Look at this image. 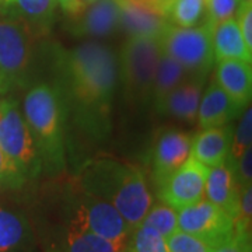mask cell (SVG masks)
<instances>
[{"label":"cell","mask_w":252,"mask_h":252,"mask_svg":"<svg viewBox=\"0 0 252 252\" xmlns=\"http://www.w3.org/2000/svg\"><path fill=\"white\" fill-rule=\"evenodd\" d=\"M52 84L62 99L66 119L70 114L77 127L94 137L111 127L112 101L119 84L115 51L98 42H83L72 49H54Z\"/></svg>","instance_id":"1"},{"label":"cell","mask_w":252,"mask_h":252,"mask_svg":"<svg viewBox=\"0 0 252 252\" xmlns=\"http://www.w3.org/2000/svg\"><path fill=\"white\" fill-rule=\"evenodd\" d=\"M79 188L112 205L130 230L142 224L153 205L142 171L115 158L86 162L79 177Z\"/></svg>","instance_id":"2"},{"label":"cell","mask_w":252,"mask_h":252,"mask_svg":"<svg viewBox=\"0 0 252 252\" xmlns=\"http://www.w3.org/2000/svg\"><path fill=\"white\" fill-rule=\"evenodd\" d=\"M24 119L39 152L42 170L51 174L64 167L66 114L59 93L49 83L32 86L23 102Z\"/></svg>","instance_id":"3"},{"label":"cell","mask_w":252,"mask_h":252,"mask_svg":"<svg viewBox=\"0 0 252 252\" xmlns=\"http://www.w3.org/2000/svg\"><path fill=\"white\" fill-rule=\"evenodd\" d=\"M36 34L27 21L0 4V94L31 83Z\"/></svg>","instance_id":"4"},{"label":"cell","mask_w":252,"mask_h":252,"mask_svg":"<svg viewBox=\"0 0 252 252\" xmlns=\"http://www.w3.org/2000/svg\"><path fill=\"white\" fill-rule=\"evenodd\" d=\"M161 52L160 36H129L122 46L118 56L119 81L130 104H150Z\"/></svg>","instance_id":"5"},{"label":"cell","mask_w":252,"mask_h":252,"mask_svg":"<svg viewBox=\"0 0 252 252\" xmlns=\"http://www.w3.org/2000/svg\"><path fill=\"white\" fill-rule=\"evenodd\" d=\"M213 24L205 21L196 27H178L167 23L160 35L162 52L170 55L192 76H205L215 63L212 44Z\"/></svg>","instance_id":"6"},{"label":"cell","mask_w":252,"mask_h":252,"mask_svg":"<svg viewBox=\"0 0 252 252\" xmlns=\"http://www.w3.org/2000/svg\"><path fill=\"white\" fill-rule=\"evenodd\" d=\"M66 210L67 225L81 231H89L112 241L127 240L132 233L115 207L80 188L67 199Z\"/></svg>","instance_id":"7"},{"label":"cell","mask_w":252,"mask_h":252,"mask_svg":"<svg viewBox=\"0 0 252 252\" xmlns=\"http://www.w3.org/2000/svg\"><path fill=\"white\" fill-rule=\"evenodd\" d=\"M0 149L24 174L34 178L42 171L35 140L14 99H0Z\"/></svg>","instance_id":"8"},{"label":"cell","mask_w":252,"mask_h":252,"mask_svg":"<svg viewBox=\"0 0 252 252\" xmlns=\"http://www.w3.org/2000/svg\"><path fill=\"white\" fill-rule=\"evenodd\" d=\"M178 230L196 235L215 248L227 243L235 233V221L223 209L207 199L177 210Z\"/></svg>","instance_id":"9"},{"label":"cell","mask_w":252,"mask_h":252,"mask_svg":"<svg viewBox=\"0 0 252 252\" xmlns=\"http://www.w3.org/2000/svg\"><path fill=\"white\" fill-rule=\"evenodd\" d=\"M209 167L189 156L187 161L158 187V196L175 210L193 205L205 198Z\"/></svg>","instance_id":"10"},{"label":"cell","mask_w":252,"mask_h":252,"mask_svg":"<svg viewBox=\"0 0 252 252\" xmlns=\"http://www.w3.org/2000/svg\"><path fill=\"white\" fill-rule=\"evenodd\" d=\"M193 136L178 129H164L154 139L150 165L154 184L160 187L190 156Z\"/></svg>","instance_id":"11"},{"label":"cell","mask_w":252,"mask_h":252,"mask_svg":"<svg viewBox=\"0 0 252 252\" xmlns=\"http://www.w3.org/2000/svg\"><path fill=\"white\" fill-rule=\"evenodd\" d=\"M121 28L118 0H91L73 16L69 31L77 38H105Z\"/></svg>","instance_id":"12"},{"label":"cell","mask_w":252,"mask_h":252,"mask_svg":"<svg viewBox=\"0 0 252 252\" xmlns=\"http://www.w3.org/2000/svg\"><path fill=\"white\" fill-rule=\"evenodd\" d=\"M121 28L129 36H160L167 20L149 0H118Z\"/></svg>","instance_id":"13"},{"label":"cell","mask_w":252,"mask_h":252,"mask_svg":"<svg viewBox=\"0 0 252 252\" xmlns=\"http://www.w3.org/2000/svg\"><path fill=\"white\" fill-rule=\"evenodd\" d=\"M205 79V76H193L190 80L180 83L154 105V109L164 117L187 122L193 121L198 114Z\"/></svg>","instance_id":"14"},{"label":"cell","mask_w":252,"mask_h":252,"mask_svg":"<svg viewBox=\"0 0 252 252\" xmlns=\"http://www.w3.org/2000/svg\"><path fill=\"white\" fill-rule=\"evenodd\" d=\"M240 189L234 171L227 161L212 167L207 172L205 196L207 200L223 209L228 216L234 219V221L238 216Z\"/></svg>","instance_id":"15"},{"label":"cell","mask_w":252,"mask_h":252,"mask_svg":"<svg viewBox=\"0 0 252 252\" xmlns=\"http://www.w3.org/2000/svg\"><path fill=\"white\" fill-rule=\"evenodd\" d=\"M243 109L244 107L237 104L216 81H213L200 97L196 118L203 129L221 126L235 119Z\"/></svg>","instance_id":"16"},{"label":"cell","mask_w":252,"mask_h":252,"mask_svg":"<svg viewBox=\"0 0 252 252\" xmlns=\"http://www.w3.org/2000/svg\"><path fill=\"white\" fill-rule=\"evenodd\" d=\"M45 252H127V240L112 241L67 225L51 241Z\"/></svg>","instance_id":"17"},{"label":"cell","mask_w":252,"mask_h":252,"mask_svg":"<svg viewBox=\"0 0 252 252\" xmlns=\"http://www.w3.org/2000/svg\"><path fill=\"white\" fill-rule=\"evenodd\" d=\"M233 142V127L228 125L205 127L192 139L190 156L205 164L216 167L224 162L230 154Z\"/></svg>","instance_id":"18"},{"label":"cell","mask_w":252,"mask_h":252,"mask_svg":"<svg viewBox=\"0 0 252 252\" xmlns=\"http://www.w3.org/2000/svg\"><path fill=\"white\" fill-rule=\"evenodd\" d=\"M223 90L241 107H247L252 95L251 63L241 59H223L217 62L216 80Z\"/></svg>","instance_id":"19"},{"label":"cell","mask_w":252,"mask_h":252,"mask_svg":"<svg viewBox=\"0 0 252 252\" xmlns=\"http://www.w3.org/2000/svg\"><path fill=\"white\" fill-rule=\"evenodd\" d=\"M212 44L216 62L223 59H241L252 63V51L245 45L235 17L223 20L213 26Z\"/></svg>","instance_id":"20"},{"label":"cell","mask_w":252,"mask_h":252,"mask_svg":"<svg viewBox=\"0 0 252 252\" xmlns=\"http://www.w3.org/2000/svg\"><path fill=\"white\" fill-rule=\"evenodd\" d=\"M34 243L27 217L0 206V252H23Z\"/></svg>","instance_id":"21"},{"label":"cell","mask_w":252,"mask_h":252,"mask_svg":"<svg viewBox=\"0 0 252 252\" xmlns=\"http://www.w3.org/2000/svg\"><path fill=\"white\" fill-rule=\"evenodd\" d=\"M0 4L27 21L39 35L52 28L58 9L56 0H0Z\"/></svg>","instance_id":"22"},{"label":"cell","mask_w":252,"mask_h":252,"mask_svg":"<svg viewBox=\"0 0 252 252\" xmlns=\"http://www.w3.org/2000/svg\"><path fill=\"white\" fill-rule=\"evenodd\" d=\"M162 14L170 24L196 27L207 20V0H168Z\"/></svg>","instance_id":"23"},{"label":"cell","mask_w":252,"mask_h":252,"mask_svg":"<svg viewBox=\"0 0 252 252\" xmlns=\"http://www.w3.org/2000/svg\"><path fill=\"white\" fill-rule=\"evenodd\" d=\"M185 74H187V70L180 63L175 59H172L170 55L161 52L156 76H154L150 104H153L154 107L157 102H160L172 89H175L180 83L184 81Z\"/></svg>","instance_id":"24"},{"label":"cell","mask_w":252,"mask_h":252,"mask_svg":"<svg viewBox=\"0 0 252 252\" xmlns=\"http://www.w3.org/2000/svg\"><path fill=\"white\" fill-rule=\"evenodd\" d=\"M127 252H170L162 237L153 227L140 224L132 230L127 238Z\"/></svg>","instance_id":"25"},{"label":"cell","mask_w":252,"mask_h":252,"mask_svg":"<svg viewBox=\"0 0 252 252\" xmlns=\"http://www.w3.org/2000/svg\"><path fill=\"white\" fill-rule=\"evenodd\" d=\"M142 224L150 225L157 230L164 238H168L178 230L177 225V210L168 205H154L146 213Z\"/></svg>","instance_id":"26"},{"label":"cell","mask_w":252,"mask_h":252,"mask_svg":"<svg viewBox=\"0 0 252 252\" xmlns=\"http://www.w3.org/2000/svg\"><path fill=\"white\" fill-rule=\"evenodd\" d=\"M252 142V108L251 104H248L243 109L241 118L238 121V125L233 130V142L228 154V160H237L241 154L251 147Z\"/></svg>","instance_id":"27"},{"label":"cell","mask_w":252,"mask_h":252,"mask_svg":"<svg viewBox=\"0 0 252 252\" xmlns=\"http://www.w3.org/2000/svg\"><path fill=\"white\" fill-rule=\"evenodd\" d=\"M170 252H212L215 247L196 235L177 230L174 234L165 238Z\"/></svg>","instance_id":"28"},{"label":"cell","mask_w":252,"mask_h":252,"mask_svg":"<svg viewBox=\"0 0 252 252\" xmlns=\"http://www.w3.org/2000/svg\"><path fill=\"white\" fill-rule=\"evenodd\" d=\"M26 182L24 174L20 171L14 161L0 149V190L20 189Z\"/></svg>","instance_id":"29"},{"label":"cell","mask_w":252,"mask_h":252,"mask_svg":"<svg viewBox=\"0 0 252 252\" xmlns=\"http://www.w3.org/2000/svg\"><path fill=\"white\" fill-rule=\"evenodd\" d=\"M241 0H207V20L213 26L234 17Z\"/></svg>","instance_id":"30"},{"label":"cell","mask_w":252,"mask_h":252,"mask_svg":"<svg viewBox=\"0 0 252 252\" xmlns=\"http://www.w3.org/2000/svg\"><path fill=\"white\" fill-rule=\"evenodd\" d=\"M231 165L233 171H234L235 180L238 182L240 188L247 187V185H251V177H252V170H251V162H252V149H247L237 160H225Z\"/></svg>","instance_id":"31"},{"label":"cell","mask_w":252,"mask_h":252,"mask_svg":"<svg viewBox=\"0 0 252 252\" xmlns=\"http://www.w3.org/2000/svg\"><path fill=\"white\" fill-rule=\"evenodd\" d=\"M237 23L245 45L252 51V0H243L237 10Z\"/></svg>","instance_id":"32"},{"label":"cell","mask_w":252,"mask_h":252,"mask_svg":"<svg viewBox=\"0 0 252 252\" xmlns=\"http://www.w3.org/2000/svg\"><path fill=\"white\" fill-rule=\"evenodd\" d=\"M212 252H251V231L235 228L234 235Z\"/></svg>","instance_id":"33"},{"label":"cell","mask_w":252,"mask_h":252,"mask_svg":"<svg viewBox=\"0 0 252 252\" xmlns=\"http://www.w3.org/2000/svg\"><path fill=\"white\" fill-rule=\"evenodd\" d=\"M56 1L62 7L63 11H66L70 16H74L76 13H79L84 6V1H81V0H56Z\"/></svg>","instance_id":"34"},{"label":"cell","mask_w":252,"mask_h":252,"mask_svg":"<svg viewBox=\"0 0 252 252\" xmlns=\"http://www.w3.org/2000/svg\"><path fill=\"white\" fill-rule=\"evenodd\" d=\"M149 1H150V3H153L154 6H156V7L162 13V9H164V6L167 4V1H168V0H149Z\"/></svg>","instance_id":"35"},{"label":"cell","mask_w":252,"mask_h":252,"mask_svg":"<svg viewBox=\"0 0 252 252\" xmlns=\"http://www.w3.org/2000/svg\"><path fill=\"white\" fill-rule=\"evenodd\" d=\"M81 1H91V0H81Z\"/></svg>","instance_id":"36"},{"label":"cell","mask_w":252,"mask_h":252,"mask_svg":"<svg viewBox=\"0 0 252 252\" xmlns=\"http://www.w3.org/2000/svg\"><path fill=\"white\" fill-rule=\"evenodd\" d=\"M241 1H243V0H241Z\"/></svg>","instance_id":"37"}]
</instances>
